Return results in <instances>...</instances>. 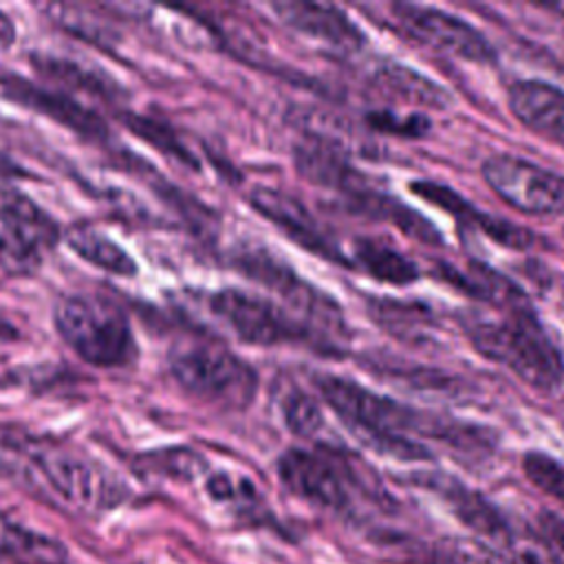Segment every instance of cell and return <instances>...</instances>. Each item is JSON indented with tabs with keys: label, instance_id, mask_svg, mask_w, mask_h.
<instances>
[{
	"label": "cell",
	"instance_id": "cell-1",
	"mask_svg": "<svg viewBox=\"0 0 564 564\" xmlns=\"http://www.w3.org/2000/svg\"><path fill=\"white\" fill-rule=\"evenodd\" d=\"M319 390L330 410L346 425L364 436V441L375 445V449L397 458L416 460L430 456L421 443L410 441V434H430L465 447L467 441H476L469 434V427H458L449 425L447 421L425 416L399 401L370 392L350 379L326 377L319 381Z\"/></svg>",
	"mask_w": 564,
	"mask_h": 564
},
{
	"label": "cell",
	"instance_id": "cell-2",
	"mask_svg": "<svg viewBox=\"0 0 564 564\" xmlns=\"http://www.w3.org/2000/svg\"><path fill=\"white\" fill-rule=\"evenodd\" d=\"M467 333L480 355L505 364L533 388L551 390L564 377V359L527 302L505 306L500 317L471 315Z\"/></svg>",
	"mask_w": 564,
	"mask_h": 564
},
{
	"label": "cell",
	"instance_id": "cell-3",
	"mask_svg": "<svg viewBox=\"0 0 564 564\" xmlns=\"http://www.w3.org/2000/svg\"><path fill=\"white\" fill-rule=\"evenodd\" d=\"M11 478H20L48 494L55 502L82 511L99 513L123 500V485L112 471L90 456L59 445L15 449Z\"/></svg>",
	"mask_w": 564,
	"mask_h": 564
},
{
	"label": "cell",
	"instance_id": "cell-4",
	"mask_svg": "<svg viewBox=\"0 0 564 564\" xmlns=\"http://www.w3.org/2000/svg\"><path fill=\"white\" fill-rule=\"evenodd\" d=\"M55 328L79 359L97 368H123L137 357L126 311L101 293H73L55 304Z\"/></svg>",
	"mask_w": 564,
	"mask_h": 564
},
{
	"label": "cell",
	"instance_id": "cell-5",
	"mask_svg": "<svg viewBox=\"0 0 564 564\" xmlns=\"http://www.w3.org/2000/svg\"><path fill=\"white\" fill-rule=\"evenodd\" d=\"M170 370L187 392L207 403L245 408L256 394L253 368L216 341L178 344L170 352Z\"/></svg>",
	"mask_w": 564,
	"mask_h": 564
},
{
	"label": "cell",
	"instance_id": "cell-6",
	"mask_svg": "<svg viewBox=\"0 0 564 564\" xmlns=\"http://www.w3.org/2000/svg\"><path fill=\"white\" fill-rule=\"evenodd\" d=\"M482 178L518 212L533 216L564 214V176L522 156L498 154L487 159Z\"/></svg>",
	"mask_w": 564,
	"mask_h": 564
},
{
	"label": "cell",
	"instance_id": "cell-7",
	"mask_svg": "<svg viewBox=\"0 0 564 564\" xmlns=\"http://www.w3.org/2000/svg\"><path fill=\"white\" fill-rule=\"evenodd\" d=\"M278 476L293 496L311 505L333 511H346L352 505L355 471L339 456L286 449L278 458Z\"/></svg>",
	"mask_w": 564,
	"mask_h": 564
},
{
	"label": "cell",
	"instance_id": "cell-8",
	"mask_svg": "<svg viewBox=\"0 0 564 564\" xmlns=\"http://www.w3.org/2000/svg\"><path fill=\"white\" fill-rule=\"evenodd\" d=\"M209 306L242 341L273 346L282 341L306 339L308 330L271 300L238 289H223L212 295Z\"/></svg>",
	"mask_w": 564,
	"mask_h": 564
},
{
	"label": "cell",
	"instance_id": "cell-9",
	"mask_svg": "<svg viewBox=\"0 0 564 564\" xmlns=\"http://www.w3.org/2000/svg\"><path fill=\"white\" fill-rule=\"evenodd\" d=\"M392 18L405 33L447 55L469 62H491L496 57L494 46L476 26L447 11L401 2L392 7Z\"/></svg>",
	"mask_w": 564,
	"mask_h": 564
},
{
	"label": "cell",
	"instance_id": "cell-10",
	"mask_svg": "<svg viewBox=\"0 0 564 564\" xmlns=\"http://www.w3.org/2000/svg\"><path fill=\"white\" fill-rule=\"evenodd\" d=\"M251 205L267 216L271 223L282 227L295 242L313 253L341 262V256L328 234L322 231L317 220L308 214V209L293 196H286L280 189L271 187H256L251 192Z\"/></svg>",
	"mask_w": 564,
	"mask_h": 564
},
{
	"label": "cell",
	"instance_id": "cell-11",
	"mask_svg": "<svg viewBox=\"0 0 564 564\" xmlns=\"http://www.w3.org/2000/svg\"><path fill=\"white\" fill-rule=\"evenodd\" d=\"M516 119L540 137L564 145V90L540 79H522L509 88Z\"/></svg>",
	"mask_w": 564,
	"mask_h": 564
},
{
	"label": "cell",
	"instance_id": "cell-12",
	"mask_svg": "<svg viewBox=\"0 0 564 564\" xmlns=\"http://www.w3.org/2000/svg\"><path fill=\"white\" fill-rule=\"evenodd\" d=\"M427 485L449 505L452 513L474 533L502 544L511 542V529L505 516L485 496L471 491L463 482L447 476H427Z\"/></svg>",
	"mask_w": 564,
	"mask_h": 564
},
{
	"label": "cell",
	"instance_id": "cell-13",
	"mask_svg": "<svg viewBox=\"0 0 564 564\" xmlns=\"http://www.w3.org/2000/svg\"><path fill=\"white\" fill-rule=\"evenodd\" d=\"M273 9L282 18V22H286L289 26H293L311 37L324 40L333 46L359 48L364 42L359 29L348 20V15L344 11H339L333 4L289 0V2L273 4Z\"/></svg>",
	"mask_w": 564,
	"mask_h": 564
},
{
	"label": "cell",
	"instance_id": "cell-14",
	"mask_svg": "<svg viewBox=\"0 0 564 564\" xmlns=\"http://www.w3.org/2000/svg\"><path fill=\"white\" fill-rule=\"evenodd\" d=\"M0 220L37 256L59 240L57 223L24 192L0 181Z\"/></svg>",
	"mask_w": 564,
	"mask_h": 564
},
{
	"label": "cell",
	"instance_id": "cell-15",
	"mask_svg": "<svg viewBox=\"0 0 564 564\" xmlns=\"http://www.w3.org/2000/svg\"><path fill=\"white\" fill-rule=\"evenodd\" d=\"M412 192H416L421 198L447 209L449 214H454L458 220H465L469 225H478L480 231H485L487 236H491L494 240L511 247V249H524L531 242V234L524 227H518L505 218H496L489 214L478 212L476 207H471L469 203H465L454 189H447L443 185L436 183H412Z\"/></svg>",
	"mask_w": 564,
	"mask_h": 564
},
{
	"label": "cell",
	"instance_id": "cell-16",
	"mask_svg": "<svg viewBox=\"0 0 564 564\" xmlns=\"http://www.w3.org/2000/svg\"><path fill=\"white\" fill-rule=\"evenodd\" d=\"M66 546L0 513V564H66Z\"/></svg>",
	"mask_w": 564,
	"mask_h": 564
},
{
	"label": "cell",
	"instance_id": "cell-17",
	"mask_svg": "<svg viewBox=\"0 0 564 564\" xmlns=\"http://www.w3.org/2000/svg\"><path fill=\"white\" fill-rule=\"evenodd\" d=\"M2 88L7 95H11L13 99H20L24 104H31L33 108L51 115L53 119L88 134V137H99L104 134V128H101V121L90 112V110H84L79 108V104L62 97V95H55V93H46V90H40L37 86H31L26 84L24 79H9V77H2Z\"/></svg>",
	"mask_w": 564,
	"mask_h": 564
},
{
	"label": "cell",
	"instance_id": "cell-18",
	"mask_svg": "<svg viewBox=\"0 0 564 564\" xmlns=\"http://www.w3.org/2000/svg\"><path fill=\"white\" fill-rule=\"evenodd\" d=\"M297 170L304 174V178L313 183L337 187L352 196H361L368 192L364 174L355 172L330 148L304 145L302 150H297Z\"/></svg>",
	"mask_w": 564,
	"mask_h": 564
},
{
	"label": "cell",
	"instance_id": "cell-19",
	"mask_svg": "<svg viewBox=\"0 0 564 564\" xmlns=\"http://www.w3.org/2000/svg\"><path fill=\"white\" fill-rule=\"evenodd\" d=\"M70 249L93 267H99L112 275L130 278L137 273L134 258L121 249L112 238L90 225H75L66 236Z\"/></svg>",
	"mask_w": 564,
	"mask_h": 564
},
{
	"label": "cell",
	"instance_id": "cell-20",
	"mask_svg": "<svg viewBox=\"0 0 564 564\" xmlns=\"http://www.w3.org/2000/svg\"><path fill=\"white\" fill-rule=\"evenodd\" d=\"M375 84L388 97H397V99H405L423 106L443 108V104H447L449 99L438 84H434L432 79L423 77L412 68L397 66V64L379 68L375 75Z\"/></svg>",
	"mask_w": 564,
	"mask_h": 564
},
{
	"label": "cell",
	"instance_id": "cell-21",
	"mask_svg": "<svg viewBox=\"0 0 564 564\" xmlns=\"http://www.w3.org/2000/svg\"><path fill=\"white\" fill-rule=\"evenodd\" d=\"M355 256L372 278L390 284H408L419 275L412 260H408L403 253H399L397 249H392L381 240H372V238L357 240Z\"/></svg>",
	"mask_w": 564,
	"mask_h": 564
},
{
	"label": "cell",
	"instance_id": "cell-22",
	"mask_svg": "<svg viewBox=\"0 0 564 564\" xmlns=\"http://www.w3.org/2000/svg\"><path fill=\"white\" fill-rule=\"evenodd\" d=\"M370 313L377 324L397 333L399 337H408L414 333H423V326L430 324V313L419 304H405L394 300H372Z\"/></svg>",
	"mask_w": 564,
	"mask_h": 564
},
{
	"label": "cell",
	"instance_id": "cell-23",
	"mask_svg": "<svg viewBox=\"0 0 564 564\" xmlns=\"http://www.w3.org/2000/svg\"><path fill=\"white\" fill-rule=\"evenodd\" d=\"M522 467L527 478L542 489L544 494H549L551 498L564 502V465L544 454V452H529L522 458Z\"/></svg>",
	"mask_w": 564,
	"mask_h": 564
},
{
	"label": "cell",
	"instance_id": "cell-24",
	"mask_svg": "<svg viewBox=\"0 0 564 564\" xmlns=\"http://www.w3.org/2000/svg\"><path fill=\"white\" fill-rule=\"evenodd\" d=\"M284 421L289 425V430L297 436H311L315 434L319 427H322V410L319 405L302 394V392H295L291 394L286 401H284Z\"/></svg>",
	"mask_w": 564,
	"mask_h": 564
},
{
	"label": "cell",
	"instance_id": "cell-25",
	"mask_svg": "<svg viewBox=\"0 0 564 564\" xmlns=\"http://www.w3.org/2000/svg\"><path fill=\"white\" fill-rule=\"evenodd\" d=\"M538 551L549 564H564V518L553 511H542L535 518Z\"/></svg>",
	"mask_w": 564,
	"mask_h": 564
},
{
	"label": "cell",
	"instance_id": "cell-26",
	"mask_svg": "<svg viewBox=\"0 0 564 564\" xmlns=\"http://www.w3.org/2000/svg\"><path fill=\"white\" fill-rule=\"evenodd\" d=\"M37 256L29 245H24L2 220H0V269L24 273L40 262Z\"/></svg>",
	"mask_w": 564,
	"mask_h": 564
},
{
	"label": "cell",
	"instance_id": "cell-27",
	"mask_svg": "<svg viewBox=\"0 0 564 564\" xmlns=\"http://www.w3.org/2000/svg\"><path fill=\"white\" fill-rule=\"evenodd\" d=\"M368 121L375 128H379V130L397 132V134H408V137H421L430 128L427 119L419 117V115L403 119V117H394L390 112H375V115L368 117Z\"/></svg>",
	"mask_w": 564,
	"mask_h": 564
}]
</instances>
